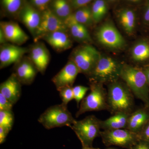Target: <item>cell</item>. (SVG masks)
<instances>
[{"mask_svg": "<svg viewBox=\"0 0 149 149\" xmlns=\"http://www.w3.org/2000/svg\"><path fill=\"white\" fill-rule=\"evenodd\" d=\"M107 85L108 111L111 114L131 113L135 110V96L123 81L118 80Z\"/></svg>", "mask_w": 149, "mask_h": 149, "instance_id": "1", "label": "cell"}, {"mask_svg": "<svg viewBox=\"0 0 149 149\" xmlns=\"http://www.w3.org/2000/svg\"><path fill=\"white\" fill-rule=\"evenodd\" d=\"M120 78L135 97L142 101L144 105L149 107V84L142 67L123 63Z\"/></svg>", "mask_w": 149, "mask_h": 149, "instance_id": "2", "label": "cell"}, {"mask_svg": "<svg viewBox=\"0 0 149 149\" xmlns=\"http://www.w3.org/2000/svg\"><path fill=\"white\" fill-rule=\"evenodd\" d=\"M123 64L113 58L101 55L95 68L88 76L90 82L108 85L119 80Z\"/></svg>", "mask_w": 149, "mask_h": 149, "instance_id": "3", "label": "cell"}, {"mask_svg": "<svg viewBox=\"0 0 149 149\" xmlns=\"http://www.w3.org/2000/svg\"><path fill=\"white\" fill-rule=\"evenodd\" d=\"M38 121L48 130L66 126L71 128L76 120L63 103L49 107L40 116Z\"/></svg>", "mask_w": 149, "mask_h": 149, "instance_id": "4", "label": "cell"}, {"mask_svg": "<svg viewBox=\"0 0 149 149\" xmlns=\"http://www.w3.org/2000/svg\"><path fill=\"white\" fill-rule=\"evenodd\" d=\"M102 83L91 82L90 85L91 92L81 101L76 117L86 112L108 111L107 92Z\"/></svg>", "mask_w": 149, "mask_h": 149, "instance_id": "5", "label": "cell"}, {"mask_svg": "<svg viewBox=\"0 0 149 149\" xmlns=\"http://www.w3.org/2000/svg\"><path fill=\"white\" fill-rule=\"evenodd\" d=\"M101 55L91 44H84L74 49L69 59L76 65L80 73L88 77L96 66Z\"/></svg>", "mask_w": 149, "mask_h": 149, "instance_id": "6", "label": "cell"}, {"mask_svg": "<svg viewBox=\"0 0 149 149\" xmlns=\"http://www.w3.org/2000/svg\"><path fill=\"white\" fill-rule=\"evenodd\" d=\"M100 120L95 116H87L76 120L71 128L80 140L82 147H93L94 140L100 137Z\"/></svg>", "mask_w": 149, "mask_h": 149, "instance_id": "7", "label": "cell"}, {"mask_svg": "<svg viewBox=\"0 0 149 149\" xmlns=\"http://www.w3.org/2000/svg\"><path fill=\"white\" fill-rule=\"evenodd\" d=\"M100 137L106 146H115L127 149H132L140 140L138 134L125 128L103 130Z\"/></svg>", "mask_w": 149, "mask_h": 149, "instance_id": "8", "label": "cell"}, {"mask_svg": "<svg viewBox=\"0 0 149 149\" xmlns=\"http://www.w3.org/2000/svg\"><path fill=\"white\" fill-rule=\"evenodd\" d=\"M95 36L99 42L107 47L120 49L125 46V39L111 22L102 24L96 31Z\"/></svg>", "mask_w": 149, "mask_h": 149, "instance_id": "9", "label": "cell"}, {"mask_svg": "<svg viewBox=\"0 0 149 149\" xmlns=\"http://www.w3.org/2000/svg\"><path fill=\"white\" fill-rule=\"evenodd\" d=\"M68 32L66 24L48 8L42 12V19L35 37L34 42L40 41L45 35L56 31Z\"/></svg>", "mask_w": 149, "mask_h": 149, "instance_id": "10", "label": "cell"}, {"mask_svg": "<svg viewBox=\"0 0 149 149\" xmlns=\"http://www.w3.org/2000/svg\"><path fill=\"white\" fill-rule=\"evenodd\" d=\"M17 17L27 27L34 38L41 22L42 12L32 4L26 3H24Z\"/></svg>", "mask_w": 149, "mask_h": 149, "instance_id": "11", "label": "cell"}, {"mask_svg": "<svg viewBox=\"0 0 149 149\" xmlns=\"http://www.w3.org/2000/svg\"><path fill=\"white\" fill-rule=\"evenodd\" d=\"M80 73V70L72 60L70 59L58 72L52 79L58 91L65 87H72L77 75Z\"/></svg>", "mask_w": 149, "mask_h": 149, "instance_id": "12", "label": "cell"}, {"mask_svg": "<svg viewBox=\"0 0 149 149\" xmlns=\"http://www.w3.org/2000/svg\"><path fill=\"white\" fill-rule=\"evenodd\" d=\"M13 70L14 74L21 84L24 85L32 84L39 72L29 57L25 56L14 64Z\"/></svg>", "mask_w": 149, "mask_h": 149, "instance_id": "13", "label": "cell"}, {"mask_svg": "<svg viewBox=\"0 0 149 149\" xmlns=\"http://www.w3.org/2000/svg\"><path fill=\"white\" fill-rule=\"evenodd\" d=\"M29 48L23 47L10 43L1 45L0 68L15 64L28 52Z\"/></svg>", "mask_w": 149, "mask_h": 149, "instance_id": "14", "label": "cell"}, {"mask_svg": "<svg viewBox=\"0 0 149 149\" xmlns=\"http://www.w3.org/2000/svg\"><path fill=\"white\" fill-rule=\"evenodd\" d=\"M29 57L38 72L44 74L50 60V55L44 43L38 41L29 48Z\"/></svg>", "mask_w": 149, "mask_h": 149, "instance_id": "15", "label": "cell"}, {"mask_svg": "<svg viewBox=\"0 0 149 149\" xmlns=\"http://www.w3.org/2000/svg\"><path fill=\"white\" fill-rule=\"evenodd\" d=\"M0 28L3 32L8 42L11 44L20 46L29 40L27 34L14 22H1Z\"/></svg>", "mask_w": 149, "mask_h": 149, "instance_id": "16", "label": "cell"}, {"mask_svg": "<svg viewBox=\"0 0 149 149\" xmlns=\"http://www.w3.org/2000/svg\"><path fill=\"white\" fill-rule=\"evenodd\" d=\"M71 38L68 32L58 31L45 35L42 40H45L56 52H61L72 47L73 43Z\"/></svg>", "mask_w": 149, "mask_h": 149, "instance_id": "17", "label": "cell"}, {"mask_svg": "<svg viewBox=\"0 0 149 149\" xmlns=\"http://www.w3.org/2000/svg\"><path fill=\"white\" fill-rule=\"evenodd\" d=\"M22 84L13 73L0 85L1 93L13 104L18 101L21 95Z\"/></svg>", "mask_w": 149, "mask_h": 149, "instance_id": "18", "label": "cell"}, {"mask_svg": "<svg viewBox=\"0 0 149 149\" xmlns=\"http://www.w3.org/2000/svg\"><path fill=\"white\" fill-rule=\"evenodd\" d=\"M149 121V107L144 105L130 113L126 129L139 135Z\"/></svg>", "mask_w": 149, "mask_h": 149, "instance_id": "19", "label": "cell"}, {"mask_svg": "<svg viewBox=\"0 0 149 149\" xmlns=\"http://www.w3.org/2000/svg\"><path fill=\"white\" fill-rule=\"evenodd\" d=\"M65 23L66 24L68 33L75 41L84 44H91L92 39L87 27L77 22L72 14Z\"/></svg>", "mask_w": 149, "mask_h": 149, "instance_id": "20", "label": "cell"}, {"mask_svg": "<svg viewBox=\"0 0 149 149\" xmlns=\"http://www.w3.org/2000/svg\"><path fill=\"white\" fill-rule=\"evenodd\" d=\"M131 58L142 67L149 64V37L140 39L133 46L131 50Z\"/></svg>", "mask_w": 149, "mask_h": 149, "instance_id": "21", "label": "cell"}, {"mask_svg": "<svg viewBox=\"0 0 149 149\" xmlns=\"http://www.w3.org/2000/svg\"><path fill=\"white\" fill-rule=\"evenodd\" d=\"M130 114L123 112L114 113L107 119L100 120L101 128L103 130L126 129Z\"/></svg>", "mask_w": 149, "mask_h": 149, "instance_id": "22", "label": "cell"}, {"mask_svg": "<svg viewBox=\"0 0 149 149\" xmlns=\"http://www.w3.org/2000/svg\"><path fill=\"white\" fill-rule=\"evenodd\" d=\"M117 17L125 32L128 35H132L135 31L136 25V15L134 12L130 9H123L118 13Z\"/></svg>", "mask_w": 149, "mask_h": 149, "instance_id": "23", "label": "cell"}, {"mask_svg": "<svg viewBox=\"0 0 149 149\" xmlns=\"http://www.w3.org/2000/svg\"><path fill=\"white\" fill-rule=\"evenodd\" d=\"M49 8L64 22L72 13V7L69 0H52L51 7Z\"/></svg>", "mask_w": 149, "mask_h": 149, "instance_id": "24", "label": "cell"}, {"mask_svg": "<svg viewBox=\"0 0 149 149\" xmlns=\"http://www.w3.org/2000/svg\"><path fill=\"white\" fill-rule=\"evenodd\" d=\"M72 15L77 22L87 27L94 23L91 8L88 6L77 9Z\"/></svg>", "mask_w": 149, "mask_h": 149, "instance_id": "25", "label": "cell"}, {"mask_svg": "<svg viewBox=\"0 0 149 149\" xmlns=\"http://www.w3.org/2000/svg\"><path fill=\"white\" fill-rule=\"evenodd\" d=\"M91 10L94 23H98L104 17L107 12V3L104 0H96L93 3Z\"/></svg>", "mask_w": 149, "mask_h": 149, "instance_id": "26", "label": "cell"}, {"mask_svg": "<svg viewBox=\"0 0 149 149\" xmlns=\"http://www.w3.org/2000/svg\"><path fill=\"white\" fill-rule=\"evenodd\" d=\"M1 2L8 13L16 17L24 4L23 0H1Z\"/></svg>", "mask_w": 149, "mask_h": 149, "instance_id": "27", "label": "cell"}, {"mask_svg": "<svg viewBox=\"0 0 149 149\" xmlns=\"http://www.w3.org/2000/svg\"><path fill=\"white\" fill-rule=\"evenodd\" d=\"M14 121V116L12 110H0V126L11 130Z\"/></svg>", "mask_w": 149, "mask_h": 149, "instance_id": "28", "label": "cell"}, {"mask_svg": "<svg viewBox=\"0 0 149 149\" xmlns=\"http://www.w3.org/2000/svg\"><path fill=\"white\" fill-rule=\"evenodd\" d=\"M90 88L82 85H77L72 88L74 99L77 104V107L79 108V103L84 98L86 93Z\"/></svg>", "mask_w": 149, "mask_h": 149, "instance_id": "29", "label": "cell"}, {"mask_svg": "<svg viewBox=\"0 0 149 149\" xmlns=\"http://www.w3.org/2000/svg\"><path fill=\"white\" fill-rule=\"evenodd\" d=\"M72 88L73 87H65L58 91L62 101V103L65 105L67 106L68 103L74 99Z\"/></svg>", "mask_w": 149, "mask_h": 149, "instance_id": "30", "label": "cell"}, {"mask_svg": "<svg viewBox=\"0 0 149 149\" xmlns=\"http://www.w3.org/2000/svg\"><path fill=\"white\" fill-rule=\"evenodd\" d=\"M142 23L144 28L149 29V0L144 3L142 15Z\"/></svg>", "mask_w": 149, "mask_h": 149, "instance_id": "31", "label": "cell"}, {"mask_svg": "<svg viewBox=\"0 0 149 149\" xmlns=\"http://www.w3.org/2000/svg\"><path fill=\"white\" fill-rule=\"evenodd\" d=\"M52 0H31L32 5L38 10L42 12L49 8Z\"/></svg>", "mask_w": 149, "mask_h": 149, "instance_id": "32", "label": "cell"}, {"mask_svg": "<svg viewBox=\"0 0 149 149\" xmlns=\"http://www.w3.org/2000/svg\"><path fill=\"white\" fill-rule=\"evenodd\" d=\"M13 104L0 93V110H12Z\"/></svg>", "mask_w": 149, "mask_h": 149, "instance_id": "33", "label": "cell"}, {"mask_svg": "<svg viewBox=\"0 0 149 149\" xmlns=\"http://www.w3.org/2000/svg\"><path fill=\"white\" fill-rule=\"evenodd\" d=\"M93 1V0H69L72 8L75 10L88 6V4Z\"/></svg>", "mask_w": 149, "mask_h": 149, "instance_id": "34", "label": "cell"}, {"mask_svg": "<svg viewBox=\"0 0 149 149\" xmlns=\"http://www.w3.org/2000/svg\"><path fill=\"white\" fill-rule=\"evenodd\" d=\"M138 135L140 140H143L149 143V121Z\"/></svg>", "mask_w": 149, "mask_h": 149, "instance_id": "35", "label": "cell"}, {"mask_svg": "<svg viewBox=\"0 0 149 149\" xmlns=\"http://www.w3.org/2000/svg\"><path fill=\"white\" fill-rule=\"evenodd\" d=\"M10 131L8 128L0 126V144H3L6 141Z\"/></svg>", "mask_w": 149, "mask_h": 149, "instance_id": "36", "label": "cell"}, {"mask_svg": "<svg viewBox=\"0 0 149 149\" xmlns=\"http://www.w3.org/2000/svg\"><path fill=\"white\" fill-rule=\"evenodd\" d=\"M131 149H149V143L140 140Z\"/></svg>", "mask_w": 149, "mask_h": 149, "instance_id": "37", "label": "cell"}, {"mask_svg": "<svg viewBox=\"0 0 149 149\" xmlns=\"http://www.w3.org/2000/svg\"><path fill=\"white\" fill-rule=\"evenodd\" d=\"M8 43L6 39L5 35L1 29L0 28V44L1 45H4Z\"/></svg>", "mask_w": 149, "mask_h": 149, "instance_id": "38", "label": "cell"}, {"mask_svg": "<svg viewBox=\"0 0 149 149\" xmlns=\"http://www.w3.org/2000/svg\"><path fill=\"white\" fill-rule=\"evenodd\" d=\"M142 69L143 70L144 73L146 74L149 84V64L142 67Z\"/></svg>", "mask_w": 149, "mask_h": 149, "instance_id": "39", "label": "cell"}, {"mask_svg": "<svg viewBox=\"0 0 149 149\" xmlns=\"http://www.w3.org/2000/svg\"><path fill=\"white\" fill-rule=\"evenodd\" d=\"M82 149H100L99 148H95L93 147H82Z\"/></svg>", "mask_w": 149, "mask_h": 149, "instance_id": "40", "label": "cell"}, {"mask_svg": "<svg viewBox=\"0 0 149 149\" xmlns=\"http://www.w3.org/2000/svg\"><path fill=\"white\" fill-rule=\"evenodd\" d=\"M128 1H130L133 2L134 3H141V2L143 1V0H128Z\"/></svg>", "mask_w": 149, "mask_h": 149, "instance_id": "41", "label": "cell"}, {"mask_svg": "<svg viewBox=\"0 0 149 149\" xmlns=\"http://www.w3.org/2000/svg\"><path fill=\"white\" fill-rule=\"evenodd\" d=\"M108 1H114L116 0H108Z\"/></svg>", "mask_w": 149, "mask_h": 149, "instance_id": "42", "label": "cell"}]
</instances>
